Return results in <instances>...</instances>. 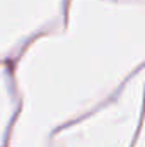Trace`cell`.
Listing matches in <instances>:
<instances>
[]
</instances>
